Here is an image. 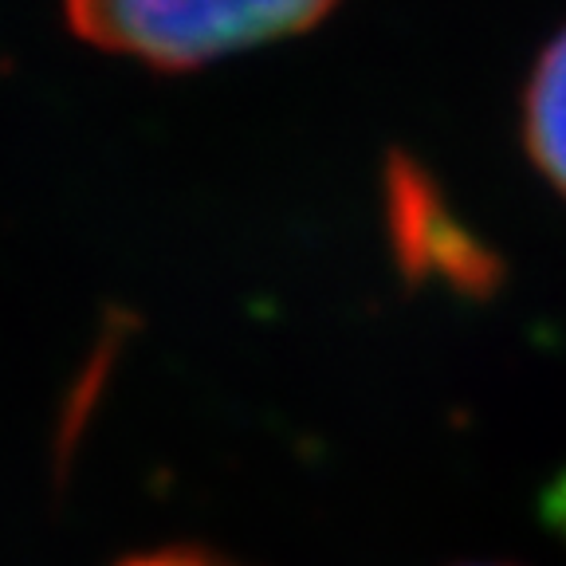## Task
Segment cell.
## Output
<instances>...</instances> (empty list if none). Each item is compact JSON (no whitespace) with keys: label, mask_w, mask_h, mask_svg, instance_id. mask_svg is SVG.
<instances>
[{"label":"cell","mask_w":566,"mask_h":566,"mask_svg":"<svg viewBox=\"0 0 566 566\" xmlns=\"http://www.w3.org/2000/svg\"><path fill=\"white\" fill-rule=\"evenodd\" d=\"M386 232L401 272L417 283H444L460 295H484L500 280V260L449 209L437 181L417 161L386 166Z\"/></svg>","instance_id":"cell-2"},{"label":"cell","mask_w":566,"mask_h":566,"mask_svg":"<svg viewBox=\"0 0 566 566\" xmlns=\"http://www.w3.org/2000/svg\"><path fill=\"white\" fill-rule=\"evenodd\" d=\"M123 566H237V563H224V558L205 555V551L193 547H169V551H150V555L126 558Z\"/></svg>","instance_id":"cell-4"},{"label":"cell","mask_w":566,"mask_h":566,"mask_svg":"<svg viewBox=\"0 0 566 566\" xmlns=\"http://www.w3.org/2000/svg\"><path fill=\"white\" fill-rule=\"evenodd\" d=\"M523 150L539 177L566 197V28L539 52L520 98Z\"/></svg>","instance_id":"cell-3"},{"label":"cell","mask_w":566,"mask_h":566,"mask_svg":"<svg viewBox=\"0 0 566 566\" xmlns=\"http://www.w3.org/2000/svg\"><path fill=\"white\" fill-rule=\"evenodd\" d=\"M338 0H63L71 35L150 71H197L311 32Z\"/></svg>","instance_id":"cell-1"}]
</instances>
